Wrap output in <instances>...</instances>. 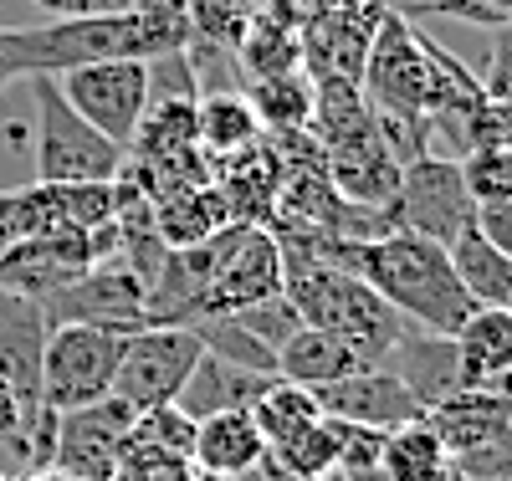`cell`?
<instances>
[{"mask_svg":"<svg viewBox=\"0 0 512 481\" xmlns=\"http://www.w3.org/2000/svg\"><path fill=\"white\" fill-rule=\"evenodd\" d=\"M323 261L338 272H354L374 287L390 308L425 333H456L466 313L477 308L451 272V256L441 241H425L415 231H384L379 241H338L323 236Z\"/></svg>","mask_w":512,"mask_h":481,"instance_id":"cell-1","label":"cell"},{"mask_svg":"<svg viewBox=\"0 0 512 481\" xmlns=\"http://www.w3.org/2000/svg\"><path fill=\"white\" fill-rule=\"evenodd\" d=\"M359 93L374 118H425L436 98V41L400 6H384L369 57L359 72Z\"/></svg>","mask_w":512,"mask_h":481,"instance_id":"cell-2","label":"cell"},{"mask_svg":"<svg viewBox=\"0 0 512 481\" xmlns=\"http://www.w3.org/2000/svg\"><path fill=\"white\" fill-rule=\"evenodd\" d=\"M31 82V108H36V139H31V159H36V180L47 185H103V180H123L128 154L103 139L88 118H77L72 103L62 98L57 77H26Z\"/></svg>","mask_w":512,"mask_h":481,"instance_id":"cell-3","label":"cell"},{"mask_svg":"<svg viewBox=\"0 0 512 481\" xmlns=\"http://www.w3.org/2000/svg\"><path fill=\"white\" fill-rule=\"evenodd\" d=\"M123 338L128 333L98 323H52L47 348H41V405L62 415V410L108 400Z\"/></svg>","mask_w":512,"mask_h":481,"instance_id":"cell-4","label":"cell"},{"mask_svg":"<svg viewBox=\"0 0 512 481\" xmlns=\"http://www.w3.org/2000/svg\"><path fill=\"white\" fill-rule=\"evenodd\" d=\"M205 343L195 328L180 323H144L123 338L118 354V374H113V395L134 410H154V405H175L180 389L190 379V369L200 364Z\"/></svg>","mask_w":512,"mask_h":481,"instance_id":"cell-5","label":"cell"},{"mask_svg":"<svg viewBox=\"0 0 512 481\" xmlns=\"http://www.w3.org/2000/svg\"><path fill=\"white\" fill-rule=\"evenodd\" d=\"M390 221L395 231H415L425 241L451 246L477 226V205L461 185V169L451 154H420L400 164V190L390 200Z\"/></svg>","mask_w":512,"mask_h":481,"instance_id":"cell-6","label":"cell"},{"mask_svg":"<svg viewBox=\"0 0 512 481\" xmlns=\"http://www.w3.org/2000/svg\"><path fill=\"white\" fill-rule=\"evenodd\" d=\"M62 98L77 118H88L103 139H113L128 154V139L149 108V72L144 62H88L57 77Z\"/></svg>","mask_w":512,"mask_h":481,"instance_id":"cell-7","label":"cell"},{"mask_svg":"<svg viewBox=\"0 0 512 481\" xmlns=\"http://www.w3.org/2000/svg\"><path fill=\"white\" fill-rule=\"evenodd\" d=\"M134 415L139 410L123 405L118 395L82 410H62L57 435H52V471L67 481H113L123 466V441Z\"/></svg>","mask_w":512,"mask_h":481,"instance_id":"cell-8","label":"cell"},{"mask_svg":"<svg viewBox=\"0 0 512 481\" xmlns=\"http://www.w3.org/2000/svg\"><path fill=\"white\" fill-rule=\"evenodd\" d=\"M41 313H47V328L52 323H98V328L134 333V328H144V277L113 256L103 267L72 277L67 287H57L41 302Z\"/></svg>","mask_w":512,"mask_h":481,"instance_id":"cell-9","label":"cell"},{"mask_svg":"<svg viewBox=\"0 0 512 481\" xmlns=\"http://www.w3.org/2000/svg\"><path fill=\"white\" fill-rule=\"evenodd\" d=\"M272 292H282V251H277V236L267 226H246L241 221L236 236H231V246H226V256H221V267H216V277H210V287L200 297V318H231V313L251 308V302H262Z\"/></svg>","mask_w":512,"mask_h":481,"instance_id":"cell-10","label":"cell"},{"mask_svg":"<svg viewBox=\"0 0 512 481\" xmlns=\"http://www.w3.org/2000/svg\"><path fill=\"white\" fill-rule=\"evenodd\" d=\"M313 400L328 420L344 425H364V430H395L420 420L425 410L415 405V395L390 374V369H354L344 379H333L323 389H313Z\"/></svg>","mask_w":512,"mask_h":481,"instance_id":"cell-11","label":"cell"},{"mask_svg":"<svg viewBox=\"0 0 512 481\" xmlns=\"http://www.w3.org/2000/svg\"><path fill=\"white\" fill-rule=\"evenodd\" d=\"M41 348H47L41 302L0 292V379L31 405H41Z\"/></svg>","mask_w":512,"mask_h":481,"instance_id":"cell-12","label":"cell"},{"mask_svg":"<svg viewBox=\"0 0 512 481\" xmlns=\"http://www.w3.org/2000/svg\"><path fill=\"white\" fill-rule=\"evenodd\" d=\"M379 369H390L420 410H436L446 395H456L461 389V369H456V343L446 333H425V328H410L395 348L390 359H384Z\"/></svg>","mask_w":512,"mask_h":481,"instance_id":"cell-13","label":"cell"},{"mask_svg":"<svg viewBox=\"0 0 512 481\" xmlns=\"http://www.w3.org/2000/svg\"><path fill=\"white\" fill-rule=\"evenodd\" d=\"M267 461V441L256 430L251 410H221V415H205L195 420V441H190V466L200 476H221L236 481L251 466Z\"/></svg>","mask_w":512,"mask_h":481,"instance_id":"cell-14","label":"cell"},{"mask_svg":"<svg viewBox=\"0 0 512 481\" xmlns=\"http://www.w3.org/2000/svg\"><path fill=\"white\" fill-rule=\"evenodd\" d=\"M461 389H487L512 374V313L502 308H472L466 323L451 333Z\"/></svg>","mask_w":512,"mask_h":481,"instance_id":"cell-15","label":"cell"},{"mask_svg":"<svg viewBox=\"0 0 512 481\" xmlns=\"http://www.w3.org/2000/svg\"><path fill=\"white\" fill-rule=\"evenodd\" d=\"M425 420H431V430L446 441L451 456H466L512 420V395H502V389H456L436 410H425Z\"/></svg>","mask_w":512,"mask_h":481,"instance_id":"cell-16","label":"cell"},{"mask_svg":"<svg viewBox=\"0 0 512 481\" xmlns=\"http://www.w3.org/2000/svg\"><path fill=\"white\" fill-rule=\"evenodd\" d=\"M277 374H251L241 364H226L216 354H200V364L190 369L185 389H180V410L190 420H205V415H221V410H251L256 395L272 384Z\"/></svg>","mask_w":512,"mask_h":481,"instance_id":"cell-17","label":"cell"},{"mask_svg":"<svg viewBox=\"0 0 512 481\" xmlns=\"http://www.w3.org/2000/svg\"><path fill=\"white\" fill-rule=\"evenodd\" d=\"M236 221L226 195L216 185H190V190H175V195H164V205L154 210V231L169 251H180V246H200L210 241L216 231H226Z\"/></svg>","mask_w":512,"mask_h":481,"instance_id":"cell-18","label":"cell"},{"mask_svg":"<svg viewBox=\"0 0 512 481\" xmlns=\"http://www.w3.org/2000/svg\"><path fill=\"white\" fill-rule=\"evenodd\" d=\"M354 369H364V364L328 328H313V323H303L277 348V379H292V384H303V389H323V384L344 379Z\"/></svg>","mask_w":512,"mask_h":481,"instance_id":"cell-19","label":"cell"},{"mask_svg":"<svg viewBox=\"0 0 512 481\" xmlns=\"http://www.w3.org/2000/svg\"><path fill=\"white\" fill-rule=\"evenodd\" d=\"M446 466H451V451L425 415L410 420V425L384 430V446H379V476L384 481H436Z\"/></svg>","mask_w":512,"mask_h":481,"instance_id":"cell-20","label":"cell"},{"mask_svg":"<svg viewBox=\"0 0 512 481\" xmlns=\"http://www.w3.org/2000/svg\"><path fill=\"white\" fill-rule=\"evenodd\" d=\"M446 256H451L456 282L466 287V297H472L477 308H502V297L512 287V256H502L477 226L466 231V236H456L446 246Z\"/></svg>","mask_w":512,"mask_h":481,"instance_id":"cell-21","label":"cell"},{"mask_svg":"<svg viewBox=\"0 0 512 481\" xmlns=\"http://www.w3.org/2000/svg\"><path fill=\"white\" fill-rule=\"evenodd\" d=\"M195 134H200V154L205 159H226V154L262 139V123H256L246 93H200Z\"/></svg>","mask_w":512,"mask_h":481,"instance_id":"cell-22","label":"cell"},{"mask_svg":"<svg viewBox=\"0 0 512 481\" xmlns=\"http://www.w3.org/2000/svg\"><path fill=\"white\" fill-rule=\"evenodd\" d=\"M246 103L262 123V134H282V128H308L313 118V77L297 72H277V77H256L246 82Z\"/></svg>","mask_w":512,"mask_h":481,"instance_id":"cell-23","label":"cell"},{"mask_svg":"<svg viewBox=\"0 0 512 481\" xmlns=\"http://www.w3.org/2000/svg\"><path fill=\"white\" fill-rule=\"evenodd\" d=\"M190 441H195V420L180 405L139 410L123 441V466L128 461H190Z\"/></svg>","mask_w":512,"mask_h":481,"instance_id":"cell-24","label":"cell"},{"mask_svg":"<svg viewBox=\"0 0 512 481\" xmlns=\"http://www.w3.org/2000/svg\"><path fill=\"white\" fill-rule=\"evenodd\" d=\"M251 420H256V430H262L267 451H277V446L292 441V435H303L308 425H318L323 410H318V400H313V389L292 384V379H272L262 395H256Z\"/></svg>","mask_w":512,"mask_h":481,"instance_id":"cell-25","label":"cell"},{"mask_svg":"<svg viewBox=\"0 0 512 481\" xmlns=\"http://www.w3.org/2000/svg\"><path fill=\"white\" fill-rule=\"evenodd\" d=\"M338 451H344V425L323 415V420L308 425L303 435H292L287 446L267 451V461H272L277 471L297 476V481H333V471H338Z\"/></svg>","mask_w":512,"mask_h":481,"instance_id":"cell-26","label":"cell"},{"mask_svg":"<svg viewBox=\"0 0 512 481\" xmlns=\"http://www.w3.org/2000/svg\"><path fill=\"white\" fill-rule=\"evenodd\" d=\"M461 169V185L472 195V205H502L512 200V144H482V149H466L456 159Z\"/></svg>","mask_w":512,"mask_h":481,"instance_id":"cell-27","label":"cell"},{"mask_svg":"<svg viewBox=\"0 0 512 481\" xmlns=\"http://www.w3.org/2000/svg\"><path fill=\"white\" fill-rule=\"evenodd\" d=\"M231 323H241L256 343L277 354V348H282L297 328H303V313L292 308V297H287V292H272V297H262V302H251V308L231 313Z\"/></svg>","mask_w":512,"mask_h":481,"instance_id":"cell-28","label":"cell"},{"mask_svg":"<svg viewBox=\"0 0 512 481\" xmlns=\"http://www.w3.org/2000/svg\"><path fill=\"white\" fill-rule=\"evenodd\" d=\"M451 461L466 481H512V420L492 435V441H482L466 456H451Z\"/></svg>","mask_w":512,"mask_h":481,"instance_id":"cell-29","label":"cell"},{"mask_svg":"<svg viewBox=\"0 0 512 481\" xmlns=\"http://www.w3.org/2000/svg\"><path fill=\"white\" fill-rule=\"evenodd\" d=\"M36 77V36L31 26H0V93L11 82Z\"/></svg>","mask_w":512,"mask_h":481,"instance_id":"cell-30","label":"cell"},{"mask_svg":"<svg viewBox=\"0 0 512 481\" xmlns=\"http://www.w3.org/2000/svg\"><path fill=\"white\" fill-rule=\"evenodd\" d=\"M482 87H487V98H497V103H512V21H507V26H497V41H492V62H487V77H482Z\"/></svg>","mask_w":512,"mask_h":481,"instance_id":"cell-31","label":"cell"},{"mask_svg":"<svg viewBox=\"0 0 512 481\" xmlns=\"http://www.w3.org/2000/svg\"><path fill=\"white\" fill-rule=\"evenodd\" d=\"M36 11H47L52 21H77V16H108L128 11V0H31Z\"/></svg>","mask_w":512,"mask_h":481,"instance_id":"cell-32","label":"cell"},{"mask_svg":"<svg viewBox=\"0 0 512 481\" xmlns=\"http://www.w3.org/2000/svg\"><path fill=\"white\" fill-rule=\"evenodd\" d=\"M477 231H482L502 256H512V200H502V205H482V210H477Z\"/></svg>","mask_w":512,"mask_h":481,"instance_id":"cell-33","label":"cell"},{"mask_svg":"<svg viewBox=\"0 0 512 481\" xmlns=\"http://www.w3.org/2000/svg\"><path fill=\"white\" fill-rule=\"evenodd\" d=\"M482 6L492 11V21H497V26H507V21H512V0H482Z\"/></svg>","mask_w":512,"mask_h":481,"instance_id":"cell-34","label":"cell"},{"mask_svg":"<svg viewBox=\"0 0 512 481\" xmlns=\"http://www.w3.org/2000/svg\"><path fill=\"white\" fill-rule=\"evenodd\" d=\"M11 481H67V476H57L52 466H41V471H16Z\"/></svg>","mask_w":512,"mask_h":481,"instance_id":"cell-35","label":"cell"},{"mask_svg":"<svg viewBox=\"0 0 512 481\" xmlns=\"http://www.w3.org/2000/svg\"><path fill=\"white\" fill-rule=\"evenodd\" d=\"M128 6H139V11H164V6H185V0H128Z\"/></svg>","mask_w":512,"mask_h":481,"instance_id":"cell-36","label":"cell"},{"mask_svg":"<svg viewBox=\"0 0 512 481\" xmlns=\"http://www.w3.org/2000/svg\"><path fill=\"white\" fill-rule=\"evenodd\" d=\"M502 313H512V287H507V297H502Z\"/></svg>","mask_w":512,"mask_h":481,"instance_id":"cell-37","label":"cell"},{"mask_svg":"<svg viewBox=\"0 0 512 481\" xmlns=\"http://www.w3.org/2000/svg\"><path fill=\"white\" fill-rule=\"evenodd\" d=\"M0 481H11V471H6V466H0Z\"/></svg>","mask_w":512,"mask_h":481,"instance_id":"cell-38","label":"cell"},{"mask_svg":"<svg viewBox=\"0 0 512 481\" xmlns=\"http://www.w3.org/2000/svg\"><path fill=\"white\" fill-rule=\"evenodd\" d=\"M390 6H395V0H390Z\"/></svg>","mask_w":512,"mask_h":481,"instance_id":"cell-39","label":"cell"}]
</instances>
